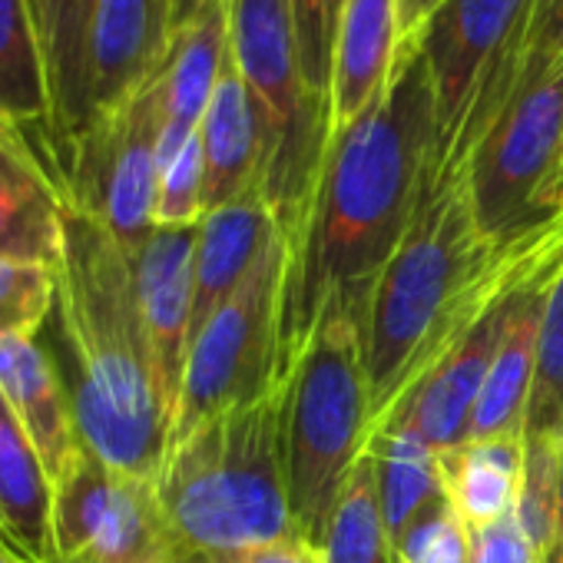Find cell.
I'll use <instances>...</instances> for the list:
<instances>
[{
	"mask_svg": "<svg viewBox=\"0 0 563 563\" xmlns=\"http://www.w3.org/2000/svg\"><path fill=\"white\" fill-rule=\"evenodd\" d=\"M543 563H563V550H560V547H553V550L543 556Z\"/></svg>",
	"mask_w": 563,
	"mask_h": 563,
	"instance_id": "ab89813d",
	"label": "cell"
},
{
	"mask_svg": "<svg viewBox=\"0 0 563 563\" xmlns=\"http://www.w3.org/2000/svg\"><path fill=\"white\" fill-rule=\"evenodd\" d=\"M202 219V146L199 133L159 166L156 186V225H199Z\"/></svg>",
	"mask_w": 563,
	"mask_h": 563,
	"instance_id": "4dcf8cb0",
	"label": "cell"
},
{
	"mask_svg": "<svg viewBox=\"0 0 563 563\" xmlns=\"http://www.w3.org/2000/svg\"><path fill=\"white\" fill-rule=\"evenodd\" d=\"M156 497L176 540L173 560H225L302 540L286 471V378L169 444Z\"/></svg>",
	"mask_w": 563,
	"mask_h": 563,
	"instance_id": "3957f363",
	"label": "cell"
},
{
	"mask_svg": "<svg viewBox=\"0 0 563 563\" xmlns=\"http://www.w3.org/2000/svg\"><path fill=\"white\" fill-rule=\"evenodd\" d=\"M563 265V245L550 249L543 258H537L527 275L514 286L507 309H504V325L500 339L484 378V388L477 395L467 441L474 438H504V434H520L527 424V405L533 391V375H537V352H540V322H543V302L553 275Z\"/></svg>",
	"mask_w": 563,
	"mask_h": 563,
	"instance_id": "4fadbf2b",
	"label": "cell"
},
{
	"mask_svg": "<svg viewBox=\"0 0 563 563\" xmlns=\"http://www.w3.org/2000/svg\"><path fill=\"white\" fill-rule=\"evenodd\" d=\"M398 563H471V527L444 497L395 543Z\"/></svg>",
	"mask_w": 563,
	"mask_h": 563,
	"instance_id": "f546056e",
	"label": "cell"
},
{
	"mask_svg": "<svg viewBox=\"0 0 563 563\" xmlns=\"http://www.w3.org/2000/svg\"><path fill=\"white\" fill-rule=\"evenodd\" d=\"M438 140V100L418 44L398 51L385 93L332 133L312 209L289 249L282 296V378L302 352L319 309L342 292L362 316L375 282L418 209Z\"/></svg>",
	"mask_w": 563,
	"mask_h": 563,
	"instance_id": "6da1fadb",
	"label": "cell"
},
{
	"mask_svg": "<svg viewBox=\"0 0 563 563\" xmlns=\"http://www.w3.org/2000/svg\"><path fill=\"white\" fill-rule=\"evenodd\" d=\"M51 322L57 352H47L67 382L80 441L107 464L156 481L173 415L140 316L133 255L74 209H67Z\"/></svg>",
	"mask_w": 563,
	"mask_h": 563,
	"instance_id": "7a4b0ae2",
	"label": "cell"
},
{
	"mask_svg": "<svg viewBox=\"0 0 563 563\" xmlns=\"http://www.w3.org/2000/svg\"><path fill=\"white\" fill-rule=\"evenodd\" d=\"M556 547L563 550V451H560V520H556Z\"/></svg>",
	"mask_w": 563,
	"mask_h": 563,
	"instance_id": "74e56055",
	"label": "cell"
},
{
	"mask_svg": "<svg viewBox=\"0 0 563 563\" xmlns=\"http://www.w3.org/2000/svg\"><path fill=\"white\" fill-rule=\"evenodd\" d=\"M342 4H345V0H289L306 74H309L312 87L319 93H325V97H329L332 44H335V27H339Z\"/></svg>",
	"mask_w": 563,
	"mask_h": 563,
	"instance_id": "1f68e13d",
	"label": "cell"
},
{
	"mask_svg": "<svg viewBox=\"0 0 563 563\" xmlns=\"http://www.w3.org/2000/svg\"><path fill=\"white\" fill-rule=\"evenodd\" d=\"M375 457L378 497L391 540L398 543L405 530L438 500H444L441 454L398 434H375L365 448Z\"/></svg>",
	"mask_w": 563,
	"mask_h": 563,
	"instance_id": "484cf974",
	"label": "cell"
},
{
	"mask_svg": "<svg viewBox=\"0 0 563 563\" xmlns=\"http://www.w3.org/2000/svg\"><path fill=\"white\" fill-rule=\"evenodd\" d=\"M316 550L322 553V563H398L378 497L375 457L368 451L358 457L342 494L335 497Z\"/></svg>",
	"mask_w": 563,
	"mask_h": 563,
	"instance_id": "d4e9b609",
	"label": "cell"
},
{
	"mask_svg": "<svg viewBox=\"0 0 563 563\" xmlns=\"http://www.w3.org/2000/svg\"><path fill=\"white\" fill-rule=\"evenodd\" d=\"M0 540L27 563H60L54 543V481L0 395Z\"/></svg>",
	"mask_w": 563,
	"mask_h": 563,
	"instance_id": "7402d4cb",
	"label": "cell"
},
{
	"mask_svg": "<svg viewBox=\"0 0 563 563\" xmlns=\"http://www.w3.org/2000/svg\"><path fill=\"white\" fill-rule=\"evenodd\" d=\"M471 563H543V556L523 537L517 514H507L494 523L471 527Z\"/></svg>",
	"mask_w": 563,
	"mask_h": 563,
	"instance_id": "d6a6232c",
	"label": "cell"
},
{
	"mask_svg": "<svg viewBox=\"0 0 563 563\" xmlns=\"http://www.w3.org/2000/svg\"><path fill=\"white\" fill-rule=\"evenodd\" d=\"M229 54L262 123V183L289 249L302 235L332 143V103L306 74L289 0H225Z\"/></svg>",
	"mask_w": 563,
	"mask_h": 563,
	"instance_id": "5b68a950",
	"label": "cell"
},
{
	"mask_svg": "<svg viewBox=\"0 0 563 563\" xmlns=\"http://www.w3.org/2000/svg\"><path fill=\"white\" fill-rule=\"evenodd\" d=\"M34 24L44 47L51 87V126L44 136V159L57 183L77 143L90 130L87 110V44L97 0H31Z\"/></svg>",
	"mask_w": 563,
	"mask_h": 563,
	"instance_id": "e0dca14e",
	"label": "cell"
},
{
	"mask_svg": "<svg viewBox=\"0 0 563 563\" xmlns=\"http://www.w3.org/2000/svg\"><path fill=\"white\" fill-rule=\"evenodd\" d=\"M0 120L24 130L37 150L44 146L51 87L31 0H0Z\"/></svg>",
	"mask_w": 563,
	"mask_h": 563,
	"instance_id": "cb8c5ba5",
	"label": "cell"
},
{
	"mask_svg": "<svg viewBox=\"0 0 563 563\" xmlns=\"http://www.w3.org/2000/svg\"><path fill=\"white\" fill-rule=\"evenodd\" d=\"M229 60V4L202 0L169 34L163 64L156 70L159 87V166L169 163L196 133L212 100V90Z\"/></svg>",
	"mask_w": 563,
	"mask_h": 563,
	"instance_id": "9a60e30c",
	"label": "cell"
},
{
	"mask_svg": "<svg viewBox=\"0 0 563 563\" xmlns=\"http://www.w3.org/2000/svg\"><path fill=\"white\" fill-rule=\"evenodd\" d=\"M196 235L199 225H156L146 235V242L133 252L140 316L150 339L156 378L173 418H176L183 372L189 358Z\"/></svg>",
	"mask_w": 563,
	"mask_h": 563,
	"instance_id": "7c38bea8",
	"label": "cell"
},
{
	"mask_svg": "<svg viewBox=\"0 0 563 563\" xmlns=\"http://www.w3.org/2000/svg\"><path fill=\"white\" fill-rule=\"evenodd\" d=\"M401 51L398 0H345L332 44V133L358 120L388 87Z\"/></svg>",
	"mask_w": 563,
	"mask_h": 563,
	"instance_id": "d6986e66",
	"label": "cell"
},
{
	"mask_svg": "<svg viewBox=\"0 0 563 563\" xmlns=\"http://www.w3.org/2000/svg\"><path fill=\"white\" fill-rule=\"evenodd\" d=\"M523 438H560L563 441V265L553 275L543 322H540V352L537 375L527 405Z\"/></svg>",
	"mask_w": 563,
	"mask_h": 563,
	"instance_id": "4316f807",
	"label": "cell"
},
{
	"mask_svg": "<svg viewBox=\"0 0 563 563\" xmlns=\"http://www.w3.org/2000/svg\"><path fill=\"white\" fill-rule=\"evenodd\" d=\"M0 563H27V560H24V556H21L18 550H11V547H8L4 540H0Z\"/></svg>",
	"mask_w": 563,
	"mask_h": 563,
	"instance_id": "f35d334b",
	"label": "cell"
},
{
	"mask_svg": "<svg viewBox=\"0 0 563 563\" xmlns=\"http://www.w3.org/2000/svg\"><path fill=\"white\" fill-rule=\"evenodd\" d=\"M517 282H514V286H517ZM514 286L504 289L421 372V378L398 398V405L372 428V438L375 434H398V438H411V441H418V444H424V448H431L438 454L457 448L461 441H467L471 415H474L477 395L484 388V378H487V368H490V358H494V349H497V339H500L504 309H507V299H510Z\"/></svg>",
	"mask_w": 563,
	"mask_h": 563,
	"instance_id": "8fae6325",
	"label": "cell"
},
{
	"mask_svg": "<svg viewBox=\"0 0 563 563\" xmlns=\"http://www.w3.org/2000/svg\"><path fill=\"white\" fill-rule=\"evenodd\" d=\"M441 0H398V24H401V47L415 44Z\"/></svg>",
	"mask_w": 563,
	"mask_h": 563,
	"instance_id": "d590c367",
	"label": "cell"
},
{
	"mask_svg": "<svg viewBox=\"0 0 563 563\" xmlns=\"http://www.w3.org/2000/svg\"><path fill=\"white\" fill-rule=\"evenodd\" d=\"M467 189L490 242L563 206V51L527 54L467 156Z\"/></svg>",
	"mask_w": 563,
	"mask_h": 563,
	"instance_id": "8992f818",
	"label": "cell"
},
{
	"mask_svg": "<svg viewBox=\"0 0 563 563\" xmlns=\"http://www.w3.org/2000/svg\"><path fill=\"white\" fill-rule=\"evenodd\" d=\"M0 395L57 484L80 448L67 382L37 339H0Z\"/></svg>",
	"mask_w": 563,
	"mask_h": 563,
	"instance_id": "ac0fdd59",
	"label": "cell"
},
{
	"mask_svg": "<svg viewBox=\"0 0 563 563\" xmlns=\"http://www.w3.org/2000/svg\"><path fill=\"white\" fill-rule=\"evenodd\" d=\"M530 54L563 51V0H530Z\"/></svg>",
	"mask_w": 563,
	"mask_h": 563,
	"instance_id": "836d02e7",
	"label": "cell"
},
{
	"mask_svg": "<svg viewBox=\"0 0 563 563\" xmlns=\"http://www.w3.org/2000/svg\"><path fill=\"white\" fill-rule=\"evenodd\" d=\"M196 4H202V0H173V27L196 8Z\"/></svg>",
	"mask_w": 563,
	"mask_h": 563,
	"instance_id": "8d00e7d4",
	"label": "cell"
},
{
	"mask_svg": "<svg viewBox=\"0 0 563 563\" xmlns=\"http://www.w3.org/2000/svg\"><path fill=\"white\" fill-rule=\"evenodd\" d=\"M530 0H441L418 47L438 100L431 156L457 146L471 153L530 54Z\"/></svg>",
	"mask_w": 563,
	"mask_h": 563,
	"instance_id": "ba28073f",
	"label": "cell"
},
{
	"mask_svg": "<svg viewBox=\"0 0 563 563\" xmlns=\"http://www.w3.org/2000/svg\"><path fill=\"white\" fill-rule=\"evenodd\" d=\"M67 209L34 140L0 120V258L60 268Z\"/></svg>",
	"mask_w": 563,
	"mask_h": 563,
	"instance_id": "2e32d148",
	"label": "cell"
},
{
	"mask_svg": "<svg viewBox=\"0 0 563 563\" xmlns=\"http://www.w3.org/2000/svg\"><path fill=\"white\" fill-rule=\"evenodd\" d=\"M54 543L60 563H173L176 556L156 481L107 464L84 441L54 484Z\"/></svg>",
	"mask_w": 563,
	"mask_h": 563,
	"instance_id": "30bf717a",
	"label": "cell"
},
{
	"mask_svg": "<svg viewBox=\"0 0 563 563\" xmlns=\"http://www.w3.org/2000/svg\"><path fill=\"white\" fill-rule=\"evenodd\" d=\"M278 229L265 196L258 189L225 202L199 219L196 235V289H192V329L189 345L212 312L235 292L255 262L265 239Z\"/></svg>",
	"mask_w": 563,
	"mask_h": 563,
	"instance_id": "44dd1931",
	"label": "cell"
},
{
	"mask_svg": "<svg viewBox=\"0 0 563 563\" xmlns=\"http://www.w3.org/2000/svg\"><path fill=\"white\" fill-rule=\"evenodd\" d=\"M169 34L173 0H97L87 44L90 130L156 77Z\"/></svg>",
	"mask_w": 563,
	"mask_h": 563,
	"instance_id": "5bb4252c",
	"label": "cell"
},
{
	"mask_svg": "<svg viewBox=\"0 0 563 563\" xmlns=\"http://www.w3.org/2000/svg\"><path fill=\"white\" fill-rule=\"evenodd\" d=\"M57 306V268L0 258V339H37Z\"/></svg>",
	"mask_w": 563,
	"mask_h": 563,
	"instance_id": "f1b7e54d",
	"label": "cell"
},
{
	"mask_svg": "<svg viewBox=\"0 0 563 563\" xmlns=\"http://www.w3.org/2000/svg\"><path fill=\"white\" fill-rule=\"evenodd\" d=\"M444 494L467 527L494 523L517 510L523 477V438H474L441 451Z\"/></svg>",
	"mask_w": 563,
	"mask_h": 563,
	"instance_id": "603a6c76",
	"label": "cell"
},
{
	"mask_svg": "<svg viewBox=\"0 0 563 563\" xmlns=\"http://www.w3.org/2000/svg\"><path fill=\"white\" fill-rule=\"evenodd\" d=\"M372 438L365 316L332 292L286 375V471L299 537L319 547Z\"/></svg>",
	"mask_w": 563,
	"mask_h": 563,
	"instance_id": "277c9868",
	"label": "cell"
},
{
	"mask_svg": "<svg viewBox=\"0 0 563 563\" xmlns=\"http://www.w3.org/2000/svg\"><path fill=\"white\" fill-rule=\"evenodd\" d=\"M289 242L275 229L235 292L212 312L189 345L169 444L206 418L245 405L282 382V296Z\"/></svg>",
	"mask_w": 563,
	"mask_h": 563,
	"instance_id": "52a82bcc",
	"label": "cell"
},
{
	"mask_svg": "<svg viewBox=\"0 0 563 563\" xmlns=\"http://www.w3.org/2000/svg\"><path fill=\"white\" fill-rule=\"evenodd\" d=\"M560 438H523V477L517 497V523L540 556L556 547L560 520Z\"/></svg>",
	"mask_w": 563,
	"mask_h": 563,
	"instance_id": "83f0119b",
	"label": "cell"
},
{
	"mask_svg": "<svg viewBox=\"0 0 563 563\" xmlns=\"http://www.w3.org/2000/svg\"><path fill=\"white\" fill-rule=\"evenodd\" d=\"M199 146H202V216L258 189L262 159H265L262 123L249 87L232 64V54L222 67V77L199 123Z\"/></svg>",
	"mask_w": 563,
	"mask_h": 563,
	"instance_id": "ffe728a7",
	"label": "cell"
},
{
	"mask_svg": "<svg viewBox=\"0 0 563 563\" xmlns=\"http://www.w3.org/2000/svg\"><path fill=\"white\" fill-rule=\"evenodd\" d=\"M159 133L163 113L153 77L77 143L60 173L67 206L100 222L130 255L156 229Z\"/></svg>",
	"mask_w": 563,
	"mask_h": 563,
	"instance_id": "9c48e42d",
	"label": "cell"
},
{
	"mask_svg": "<svg viewBox=\"0 0 563 563\" xmlns=\"http://www.w3.org/2000/svg\"><path fill=\"white\" fill-rule=\"evenodd\" d=\"M173 563H322V553L309 543V540H286V543H268V547H255L225 560H173Z\"/></svg>",
	"mask_w": 563,
	"mask_h": 563,
	"instance_id": "e575fe53",
	"label": "cell"
}]
</instances>
